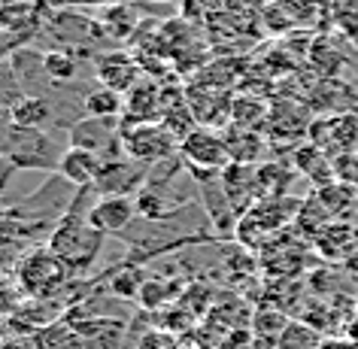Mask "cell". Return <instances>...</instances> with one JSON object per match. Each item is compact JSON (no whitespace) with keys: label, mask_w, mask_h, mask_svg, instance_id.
<instances>
[{"label":"cell","mask_w":358,"mask_h":349,"mask_svg":"<svg viewBox=\"0 0 358 349\" xmlns=\"http://www.w3.org/2000/svg\"><path fill=\"white\" fill-rule=\"evenodd\" d=\"M106 234H101L92 222H88V213L83 216L79 213V201L70 204V210L58 219V225L52 228L49 234V246L61 262L67 264L70 276H85L92 273V267L101 258Z\"/></svg>","instance_id":"cell-1"},{"label":"cell","mask_w":358,"mask_h":349,"mask_svg":"<svg viewBox=\"0 0 358 349\" xmlns=\"http://www.w3.org/2000/svg\"><path fill=\"white\" fill-rule=\"evenodd\" d=\"M13 276L22 285L24 298H55V294L70 289V283H73L67 264L52 252L49 243L34 246L24 255H19V262L13 267Z\"/></svg>","instance_id":"cell-2"},{"label":"cell","mask_w":358,"mask_h":349,"mask_svg":"<svg viewBox=\"0 0 358 349\" xmlns=\"http://www.w3.org/2000/svg\"><path fill=\"white\" fill-rule=\"evenodd\" d=\"M179 155H182L189 173L201 183L216 180V176H222V170L231 164L225 137L216 128H207V124H198L189 137L179 140Z\"/></svg>","instance_id":"cell-3"},{"label":"cell","mask_w":358,"mask_h":349,"mask_svg":"<svg viewBox=\"0 0 358 349\" xmlns=\"http://www.w3.org/2000/svg\"><path fill=\"white\" fill-rule=\"evenodd\" d=\"M122 149L124 158L152 167L158 161L176 155L179 140L161 122H134V124L122 122Z\"/></svg>","instance_id":"cell-4"},{"label":"cell","mask_w":358,"mask_h":349,"mask_svg":"<svg viewBox=\"0 0 358 349\" xmlns=\"http://www.w3.org/2000/svg\"><path fill=\"white\" fill-rule=\"evenodd\" d=\"M310 143L325 152L328 158H340L358 149V115L355 113H337L325 119H313L310 124Z\"/></svg>","instance_id":"cell-5"},{"label":"cell","mask_w":358,"mask_h":349,"mask_svg":"<svg viewBox=\"0 0 358 349\" xmlns=\"http://www.w3.org/2000/svg\"><path fill=\"white\" fill-rule=\"evenodd\" d=\"M3 155L15 167H37V170H58V161H61V155L52 149V140L46 134L24 131V128H13L6 134Z\"/></svg>","instance_id":"cell-6"},{"label":"cell","mask_w":358,"mask_h":349,"mask_svg":"<svg viewBox=\"0 0 358 349\" xmlns=\"http://www.w3.org/2000/svg\"><path fill=\"white\" fill-rule=\"evenodd\" d=\"M137 216V201L131 194H97V201L88 207V222L106 237L128 231Z\"/></svg>","instance_id":"cell-7"},{"label":"cell","mask_w":358,"mask_h":349,"mask_svg":"<svg viewBox=\"0 0 358 349\" xmlns=\"http://www.w3.org/2000/svg\"><path fill=\"white\" fill-rule=\"evenodd\" d=\"M94 76L103 88H113L119 94H128L134 85L143 79V64L131 52L115 49V52H103L94 64Z\"/></svg>","instance_id":"cell-8"},{"label":"cell","mask_w":358,"mask_h":349,"mask_svg":"<svg viewBox=\"0 0 358 349\" xmlns=\"http://www.w3.org/2000/svg\"><path fill=\"white\" fill-rule=\"evenodd\" d=\"M149 167L137 164L131 158H115V161H103L101 176L94 183L97 194H128V192H140L146 185Z\"/></svg>","instance_id":"cell-9"},{"label":"cell","mask_w":358,"mask_h":349,"mask_svg":"<svg viewBox=\"0 0 358 349\" xmlns=\"http://www.w3.org/2000/svg\"><path fill=\"white\" fill-rule=\"evenodd\" d=\"M85 349H124L128 346V325L115 316H88L73 322Z\"/></svg>","instance_id":"cell-10"},{"label":"cell","mask_w":358,"mask_h":349,"mask_svg":"<svg viewBox=\"0 0 358 349\" xmlns=\"http://www.w3.org/2000/svg\"><path fill=\"white\" fill-rule=\"evenodd\" d=\"M101 167H103L101 155H94V152H88V149H79V146H70L61 152L58 176H64L73 189H94L97 176H101Z\"/></svg>","instance_id":"cell-11"},{"label":"cell","mask_w":358,"mask_h":349,"mask_svg":"<svg viewBox=\"0 0 358 349\" xmlns=\"http://www.w3.org/2000/svg\"><path fill=\"white\" fill-rule=\"evenodd\" d=\"M161 88L158 83H149V79H140L137 85L124 94V124L134 122H158L161 119Z\"/></svg>","instance_id":"cell-12"},{"label":"cell","mask_w":358,"mask_h":349,"mask_svg":"<svg viewBox=\"0 0 358 349\" xmlns=\"http://www.w3.org/2000/svg\"><path fill=\"white\" fill-rule=\"evenodd\" d=\"M10 124L13 128H24V131H43V124L52 122V104L40 94H24V97H15L10 104Z\"/></svg>","instance_id":"cell-13"},{"label":"cell","mask_w":358,"mask_h":349,"mask_svg":"<svg viewBox=\"0 0 358 349\" xmlns=\"http://www.w3.org/2000/svg\"><path fill=\"white\" fill-rule=\"evenodd\" d=\"M294 167H298V173H303L310 183H316V189H325L337 176L334 161H331L316 143H303V146L294 149Z\"/></svg>","instance_id":"cell-14"},{"label":"cell","mask_w":358,"mask_h":349,"mask_svg":"<svg viewBox=\"0 0 358 349\" xmlns=\"http://www.w3.org/2000/svg\"><path fill=\"white\" fill-rule=\"evenodd\" d=\"M292 316L280 307H271V304H262V307L252 310V322H249V331H252L255 340H262L264 346L276 349V340L282 337V331L289 328Z\"/></svg>","instance_id":"cell-15"},{"label":"cell","mask_w":358,"mask_h":349,"mask_svg":"<svg viewBox=\"0 0 358 349\" xmlns=\"http://www.w3.org/2000/svg\"><path fill=\"white\" fill-rule=\"evenodd\" d=\"M179 298H182V280H161V276H146L137 304L146 313H155V310H167L170 304L179 301Z\"/></svg>","instance_id":"cell-16"},{"label":"cell","mask_w":358,"mask_h":349,"mask_svg":"<svg viewBox=\"0 0 358 349\" xmlns=\"http://www.w3.org/2000/svg\"><path fill=\"white\" fill-rule=\"evenodd\" d=\"M313 240H316V249L322 258H328V262H343V255L355 243V234L346 222H328Z\"/></svg>","instance_id":"cell-17"},{"label":"cell","mask_w":358,"mask_h":349,"mask_svg":"<svg viewBox=\"0 0 358 349\" xmlns=\"http://www.w3.org/2000/svg\"><path fill=\"white\" fill-rule=\"evenodd\" d=\"M225 146H228V155L234 164H255L258 155L264 152V137L258 131L231 124V131L225 134Z\"/></svg>","instance_id":"cell-18"},{"label":"cell","mask_w":358,"mask_h":349,"mask_svg":"<svg viewBox=\"0 0 358 349\" xmlns=\"http://www.w3.org/2000/svg\"><path fill=\"white\" fill-rule=\"evenodd\" d=\"M83 110H85V115H94V119H122L124 115V94L97 85L94 92H88L83 97Z\"/></svg>","instance_id":"cell-19"},{"label":"cell","mask_w":358,"mask_h":349,"mask_svg":"<svg viewBox=\"0 0 358 349\" xmlns=\"http://www.w3.org/2000/svg\"><path fill=\"white\" fill-rule=\"evenodd\" d=\"M34 340H37L40 349H85L76 325L73 322H67V319L52 322V325L40 328L37 334H34Z\"/></svg>","instance_id":"cell-20"},{"label":"cell","mask_w":358,"mask_h":349,"mask_svg":"<svg viewBox=\"0 0 358 349\" xmlns=\"http://www.w3.org/2000/svg\"><path fill=\"white\" fill-rule=\"evenodd\" d=\"M37 19V0H0V31H24Z\"/></svg>","instance_id":"cell-21"},{"label":"cell","mask_w":358,"mask_h":349,"mask_svg":"<svg viewBox=\"0 0 358 349\" xmlns=\"http://www.w3.org/2000/svg\"><path fill=\"white\" fill-rule=\"evenodd\" d=\"M322 343H325L322 331L307 325L303 319H292L289 328L282 331V337L276 340V349H322Z\"/></svg>","instance_id":"cell-22"},{"label":"cell","mask_w":358,"mask_h":349,"mask_svg":"<svg viewBox=\"0 0 358 349\" xmlns=\"http://www.w3.org/2000/svg\"><path fill=\"white\" fill-rule=\"evenodd\" d=\"M143 283H146V276H143V271L137 264H124L122 271H115L110 276V294L113 298H119V301H137L140 298V289H143Z\"/></svg>","instance_id":"cell-23"},{"label":"cell","mask_w":358,"mask_h":349,"mask_svg":"<svg viewBox=\"0 0 358 349\" xmlns=\"http://www.w3.org/2000/svg\"><path fill=\"white\" fill-rule=\"evenodd\" d=\"M137 10H131L128 3H110V6H103V31L110 34V37L115 40H124V37H131L134 34V24H137Z\"/></svg>","instance_id":"cell-24"},{"label":"cell","mask_w":358,"mask_h":349,"mask_svg":"<svg viewBox=\"0 0 358 349\" xmlns=\"http://www.w3.org/2000/svg\"><path fill=\"white\" fill-rule=\"evenodd\" d=\"M43 70H46L55 83H73L79 76V58L67 49H52L43 55Z\"/></svg>","instance_id":"cell-25"},{"label":"cell","mask_w":358,"mask_h":349,"mask_svg":"<svg viewBox=\"0 0 358 349\" xmlns=\"http://www.w3.org/2000/svg\"><path fill=\"white\" fill-rule=\"evenodd\" d=\"M316 198L322 201V207L328 210V216H340L343 210H349V201L355 198V185L331 183V185H325V189H319Z\"/></svg>","instance_id":"cell-26"},{"label":"cell","mask_w":358,"mask_h":349,"mask_svg":"<svg viewBox=\"0 0 358 349\" xmlns=\"http://www.w3.org/2000/svg\"><path fill=\"white\" fill-rule=\"evenodd\" d=\"M28 301L24 298V292H22V285L15 283V276H0V313H3V316H15V313L22 310V304Z\"/></svg>","instance_id":"cell-27"},{"label":"cell","mask_w":358,"mask_h":349,"mask_svg":"<svg viewBox=\"0 0 358 349\" xmlns=\"http://www.w3.org/2000/svg\"><path fill=\"white\" fill-rule=\"evenodd\" d=\"M134 349H179V340L170 334L167 328H155V325H152V328H146L137 337Z\"/></svg>","instance_id":"cell-28"},{"label":"cell","mask_w":358,"mask_h":349,"mask_svg":"<svg viewBox=\"0 0 358 349\" xmlns=\"http://www.w3.org/2000/svg\"><path fill=\"white\" fill-rule=\"evenodd\" d=\"M0 349H40L34 334H10L0 340Z\"/></svg>","instance_id":"cell-29"},{"label":"cell","mask_w":358,"mask_h":349,"mask_svg":"<svg viewBox=\"0 0 358 349\" xmlns=\"http://www.w3.org/2000/svg\"><path fill=\"white\" fill-rule=\"evenodd\" d=\"M15 170H19V167H15L13 161L6 158L3 152H0V194L6 192V185H10V180H13V173H15Z\"/></svg>","instance_id":"cell-30"},{"label":"cell","mask_w":358,"mask_h":349,"mask_svg":"<svg viewBox=\"0 0 358 349\" xmlns=\"http://www.w3.org/2000/svg\"><path fill=\"white\" fill-rule=\"evenodd\" d=\"M15 262H19V258H13L10 243H0V276L6 273V267H15Z\"/></svg>","instance_id":"cell-31"},{"label":"cell","mask_w":358,"mask_h":349,"mask_svg":"<svg viewBox=\"0 0 358 349\" xmlns=\"http://www.w3.org/2000/svg\"><path fill=\"white\" fill-rule=\"evenodd\" d=\"M343 337H346L349 343H352V346L358 349V313H355V316L346 322V328H343Z\"/></svg>","instance_id":"cell-32"},{"label":"cell","mask_w":358,"mask_h":349,"mask_svg":"<svg viewBox=\"0 0 358 349\" xmlns=\"http://www.w3.org/2000/svg\"><path fill=\"white\" fill-rule=\"evenodd\" d=\"M322 349H355V346L349 343L343 334H340V337H334V340H325V343H322Z\"/></svg>","instance_id":"cell-33"},{"label":"cell","mask_w":358,"mask_h":349,"mask_svg":"<svg viewBox=\"0 0 358 349\" xmlns=\"http://www.w3.org/2000/svg\"><path fill=\"white\" fill-rule=\"evenodd\" d=\"M10 334H15V331H13V319L0 313V340H3V337H10Z\"/></svg>","instance_id":"cell-34"},{"label":"cell","mask_w":358,"mask_h":349,"mask_svg":"<svg viewBox=\"0 0 358 349\" xmlns=\"http://www.w3.org/2000/svg\"><path fill=\"white\" fill-rule=\"evenodd\" d=\"M152 3H173V0H152Z\"/></svg>","instance_id":"cell-35"},{"label":"cell","mask_w":358,"mask_h":349,"mask_svg":"<svg viewBox=\"0 0 358 349\" xmlns=\"http://www.w3.org/2000/svg\"><path fill=\"white\" fill-rule=\"evenodd\" d=\"M355 313H358V298H355Z\"/></svg>","instance_id":"cell-36"}]
</instances>
